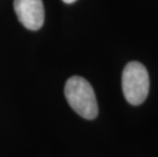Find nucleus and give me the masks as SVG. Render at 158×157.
Returning <instances> with one entry per match:
<instances>
[{"label": "nucleus", "instance_id": "obj_1", "mask_svg": "<svg viewBox=\"0 0 158 157\" xmlns=\"http://www.w3.org/2000/svg\"><path fill=\"white\" fill-rule=\"evenodd\" d=\"M64 95L69 106L86 119H94L98 114V104L90 83L82 76H75L68 80Z\"/></svg>", "mask_w": 158, "mask_h": 157}, {"label": "nucleus", "instance_id": "obj_2", "mask_svg": "<svg viewBox=\"0 0 158 157\" xmlns=\"http://www.w3.org/2000/svg\"><path fill=\"white\" fill-rule=\"evenodd\" d=\"M123 92L127 101L132 105H140L149 93V75L146 68L138 61L129 62L122 76Z\"/></svg>", "mask_w": 158, "mask_h": 157}, {"label": "nucleus", "instance_id": "obj_3", "mask_svg": "<svg viewBox=\"0 0 158 157\" xmlns=\"http://www.w3.org/2000/svg\"><path fill=\"white\" fill-rule=\"evenodd\" d=\"M13 8L19 21L28 30L37 31L44 24V5L42 0H15Z\"/></svg>", "mask_w": 158, "mask_h": 157}, {"label": "nucleus", "instance_id": "obj_4", "mask_svg": "<svg viewBox=\"0 0 158 157\" xmlns=\"http://www.w3.org/2000/svg\"><path fill=\"white\" fill-rule=\"evenodd\" d=\"M62 1L64 3H73V2L77 1V0H62Z\"/></svg>", "mask_w": 158, "mask_h": 157}]
</instances>
